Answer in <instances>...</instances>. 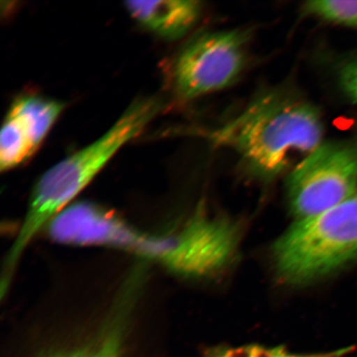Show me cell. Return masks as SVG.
I'll return each mask as SVG.
<instances>
[{"mask_svg": "<svg viewBox=\"0 0 357 357\" xmlns=\"http://www.w3.org/2000/svg\"><path fill=\"white\" fill-rule=\"evenodd\" d=\"M323 136L318 109L291 89L276 88L259 95L211 138L233 149L257 175L272 177L297 166Z\"/></svg>", "mask_w": 357, "mask_h": 357, "instance_id": "1", "label": "cell"}, {"mask_svg": "<svg viewBox=\"0 0 357 357\" xmlns=\"http://www.w3.org/2000/svg\"><path fill=\"white\" fill-rule=\"evenodd\" d=\"M162 109V102L153 97L133 102L99 139L43 174L36 183L19 234L7 254L3 269L6 278H13L22 253L39 231L70 206L113 155L139 135Z\"/></svg>", "mask_w": 357, "mask_h": 357, "instance_id": "2", "label": "cell"}, {"mask_svg": "<svg viewBox=\"0 0 357 357\" xmlns=\"http://www.w3.org/2000/svg\"><path fill=\"white\" fill-rule=\"evenodd\" d=\"M276 271L285 282H310L357 259V191L345 202L298 220L273 248Z\"/></svg>", "mask_w": 357, "mask_h": 357, "instance_id": "3", "label": "cell"}, {"mask_svg": "<svg viewBox=\"0 0 357 357\" xmlns=\"http://www.w3.org/2000/svg\"><path fill=\"white\" fill-rule=\"evenodd\" d=\"M357 191V138L323 142L289 174L287 193L298 220L319 215Z\"/></svg>", "mask_w": 357, "mask_h": 357, "instance_id": "4", "label": "cell"}, {"mask_svg": "<svg viewBox=\"0 0 357 357\" xmlns=\"http://www.w3.org/2000/svg\"><path fill=\"white\" fill-rule=\"evenodd\" d=\"M248 33L229 30L199 36L183 49L174 65L178 95L193 100L233 84L247 62Z\"/></svg>", "mask_w": 357, "mask_h": 357, "instance_id": "5", "label": "cell"}, {"mask_svg": "<svg viewBox=\"0 0 357 357\" xmlns=\"http://www.w3.org/2000/svg\"><path fill=\"white\" fill-rule=\"evenodd\" d=\"M238 240L231 222L198 208L178 229L155 234L153 261L178 274L206 275L230 260Z\"/></svg>", "mask_w": 357, "mask_h": 357, "instance_id": "6", "label": "cell"}, {"mask_svg": "<svg viewBox=\"0 0 357 357\" xmlns=\"http://www.w3.org/2000/svg\"><path fill=\"white\" fill-rule=\"evenodd\" d=\"M125 7L138 24L160 38L176 40L194 28L203 10L194 0L127 1Z\"/></svg>", "mask_w": 357, "mask_h": 357, "instance_id": "7", "label": "cell"}, {"mask_svg": "<svg viewBox=\"0 0 357 357\" xmlns=\"http://www.w3.org/2000/svg\"><path fill=\"white\" fill-rule=\"evenodd\" d=\"M128 301L119 303L112 314L93 336L77 346L48 351L38 357H123V342L128 328Z\"/></svg>", "mask_w": 357, "mask_h": 357, "instance_id": "8", "label": "cell"}, {"mask_svg": "<svg viewBox=\"0 0 357 357\" xmlns=\"http://www.w3.org/2000/svg\"><path fill=\"white\" fill-rule=\"evenodd\" d=\"M64 108L57 100L24 96L13 102L8 114L17 120L37 150Z\"/></svg>", "mask_w": 357, "mask_h": 357, "instance_id": "9", "label": "cell"}, {"mask_svg": "<svg viewBox=\"0 0 357 357\" xmlns=\"http://www.w3.org/2000/svg\"><path fill=\"white\" fill-rule=\"evenodd\" d=\"M37 151L24 129L13 116L7 114L0 134V169L2 172L20 166Z\"/></svg>", "mask_w": 357, "mask_h": 357, "instance_id": "10", "label": "cell"}, {"mask_svg": "<svg viewBox=\"0 0 357 357\" xmlns=\"http://www.w3.org/2000/svg\"><path fill=\"white\" fill-rule=\"evenodd\" d=\"M354 351L352 347L319 354H293L281 347H268L252 344L238 347L218 346L205 350L203 357H345Z\"/></svg>", "mask_w": 357, "mask_h": 357, "instance_id": "11", "label": "cell"}, {"mask_svg": "<svg viewBox=\"0 0 357 357\" xmlns=\"http://www.w3.org/2000/svg\"><path fill=\"white\" fill-rule=\"evenodd\" d=\"M303 10L305 15L357 29V0H316L305 3Z\"/></svg>", "mask_w": 357, "mask_h": 357, "instance_id": "12", "label": "cell"}, {"mask_svg": "<svg viewBox=\"0 0 357 357\" xmlns=\"http://www.w3.org/2000/svg\"><path fill=\"white\" fill-rule=\"evenodd\" d=\"M340 83L343 91L350 99L357 102V60L342 67L340 71Z\"/></svg>", "mask_w": 357, "mask_h": 357, "instance_id": "13", "label": "cell"}]
</instances>
